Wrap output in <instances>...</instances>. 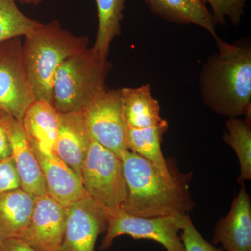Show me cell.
Listing matches in <instances>:
<instances>
[{
    "label": "cell",
    "instance_id": "6da1fadb",
    "mask_svg": "<svg viewBox=\"0 0 251 251\" xmlns=\"http://www.w3.org/2000/svg\"><path fill=\"white\" fill-rule=\"evenodd\" d=\"M218 52L204 63L199 75L203 103L227 118L251 117V45L248 39L233 44L215 39Z\"/></svg>",
    "mask_w": 251,
    "mask_h": 251
},
{
    "label": "cell",
    "instance_id": "8fae6325",
    "mask_svg": "<svg viewBox=\"0 0 251 251\" xmlns=\"http://www.w3.org/2000/svg\"><path fill=\"white\" fill-rule=\"evenodd\" d=\"M0 123L9 138L21 188L35 196L46 194L44 175L22 122L0 110Z\"/></svg>",
    "mask_w": 251,
    "mask_h": 251
},
{
    "label": "cell",
    "instance_id": "9a60e30c",
    "mask_svg": "<svg viewBox=\"0 0 251 251\" xmlns=\"http://www.w3.org/2000/svg\"><path fill=\"white\" fill-rule=\"evenodd\" d=\"M151 12L169 22L195 24L216 39V23L202 0H145Z\"/></svg>",
    "mask_w": 251,
    "mask_h": 251
},
{
    "label": "cell",
    "instance_id": "30bf717a",
    "mask_svg": "<svg viewBox=\"0 0 251 251\" xmlns=\"http://www.w3.org/2000/svg\"><path fill=\"white\" fill-rule=\"evenodd\" d=\"M67 221V208L48 193L36 196L27 228L20 237L36 251H57Z\"/></svg>",
    "mask_w": 251,
    "mask_h": 251
},
{
    "label": "cell",
    "instance_id": "7402d4cb",
    "mask_svg": "<svg viewBox=\"0 0 251 251\" xmlns=\"http://www.w3.org/2000/svg\"><path fill=\"white\" fill-rule=\"evenodd\" d=\"M41 24L23 14L16 0H0V44L29 35Z\"/></svg>",
    "mask_w": 251,
    "mask_h": 251
},
{
    "label": "cell",
    "instance_id": "9c48e42d",
    "mask_svg": "<svg viewBox=\"0 0 251 251\" xmlns=\"http://www.w3.org/2000/svg\"><path fill=\"white\" fill-rule=\"evenodd\" d=\"M108 212L90 196L67 208L65 232L57 251H94L97 239L106 232Z\"/></svg>",
    "mask_w": 251,
    "mask_h": 251
},
{
    "label": "cell",
    "instance_id": "277c9868",
    "mask_svg": "<svg viewBox=\"0 0 251 251\" xmlns=\"http://www.w3.org/2000/svg\"><path fill=\"white\" fill-rule=\"evenodd\" d=\"M112 65L87 47L66 59L56 73L53 106L59 113L82 112L108 90Z\"/></svg>",
    "mask_w": 251,
    "mask_h": 251
},
{
    "label": "cell",
    "instance_id": "603a6c76",
    "mask_svg": "<svg viewBox=\"0 0 251 251\" xmlns=\"http://www.w3.org/2000/svg\"><path fill=\"white\" fill-rule=\"evenodd\" d=\"M202 2L209 3L213 11V18L216 24L226 25V18H229L234 26L242 22L245 14L246 4L249 0H202Z\"/></svg>",
    "mask_w": 251,
    "mask_h": 251
},
{
    "label": "cell",
    "instance_id": "4316f807",
    "mask_svg": "<svg viewBox=\"0 0 251 251\" xmlns=\"http://www.w3.org/2000/svg\"><path fill=\"white\" fill-rule=\"evenodd\" d=\"M11 156V146L4 128L0 123V160Z\"/></svg>",
    "mask_w": 251,
    "mask_h": 251
},
{
    "label": "cell",
    "instance_id": "52a82bcc",
    "mask_svg": "<svg viewBox=\"0 0 251 251\" xmlns=\"http://www.w3.org/2000/svg\"><path fill=\"white\" fill-rule=\"evenodd\" d=\"M27 74L21 37L0 44V110L18 121L35 101Z\"/></svg>",
    "mask_w": 251,
    "mask_h": 251
},
{
    "label": "cell",
    "instance_id": "2e32d148",
    "mask_svg": "<svg viewBox=\"0 0 251 251\" xmlns=\"http://www.w3.org/2000/svg\"><path fill=\"white\" fill-rule=\"evenodd\" d=\"M122 106L128 128L142 129L161 125L160 104L151 94V85L121 89Z\"/></svg>",
    "mask_w": 251,
    "mask_h": 251
},
{
    "label": "cell",
    "instance_id": "d4e9b609",
    "mask_svg": "<svg viewBox=\"0 0 251 251\" xmlns=\"http://www.w3.org/2000/svg\"><path fill=\"white\" fill-rule=\"evenodd\" d=\"M18 188L21 181L12 157L0 160V193Z\"/></svg>",
    "mask_w": 251,
    "mask_h": 251
},
{
    "label": "cell",
    "instance_id": "cb8c5ba5",
    "mask_svg": "<svg viewBox=\"0 0 251 251\" xmlns=\"http://www.w3.org/2000/svg\"><path fill=\"white\" fill-rule=\"evenodd\" d=\"M180 236L184 244L185 251H224L222 249L214 247L204 239L192 221L182 229Z\"/></svg>",
    "mask_w": 251,
    "mask_h": 251
},
{
    "label": "cell",
    "instance_id": "44dd1931",
    "mask_svg": "<svg viewBox=\"0 0 251 251\" xmlns=\"http://www.w3.org/2000/svg\"><path fill=\"white\" fill-rule=\"evenodd\" d=\"M226 130L223 140L237 154L240 166L239 184L251 179V117L242 120L239 117L228 118L226 122Z\"/></svg>",
    "mask_w": 251,
    "mask_h": 251
},
{
    "label": "cell",
    "instance_id": "5bb4252c",
    "mask_svg": "<svg viewBox=\"0 0 251 251\" xmlns=\"http://www.w3.org/2000/svg\"><path fill=\"white\" fill-rule=\"evenodd\" d=\"M92 139L83 112L59 113L54 151L82 180V168Z\"/></svg>",
    "mask_w": 251,
    "mask_h": 251
},
{
    "label": "cell",
    "instance_id": "5b68a950",
    "mask_svg": "<svg viewBox=\"0 0 251 251\" xmlns=\"http://www.w3.org/2000/svg\"><path fill=\"white\" fill-rule=\"evenodd\" d=\"M82 182L87 196L107 212L122 209L128 192L121 157L93 140L82 166Z\"/></svg>",
    "mask_w": 251,
    "mask_h": 251
},
{
    "label": "cell",
    "instance_id": "ffe728a7",
    "mask_svg": "<svg viewBox=\"0 0 251 251\" xmlns=\"http://www.w3.org/2000/svg\"><path fill=\"white\" fill-rule=\"evenodd\" d=\"M126 0H95L98 28L92 49L104 59H108L110 46L121 34V23Z\"/></svg>",
    "mask_w": 251,
    "mask_h": 251
},
{
    "label": "cell",
    "instance_id": "3957f363",
    "mask_svg": "<svg viewBox=\"0 0 251 251\" xmlns=\"http://www.w3.org/2000/svg\"><path fill=\"white\" fill-rule=\"evenodd\" d=\"M87 36H75L57 20L41 23L25 36L23 55L29 82L36 100L53 105V84L56 73L66 59L88 47Z\"/></svg>",
    "mask_w": 251,
    "mask_h": 251
},
{
    "label": "cell",
    "instance_id": "83f0119b",
    "mask_svg": "<svg viewBox=\"0 0 251 251\" xmlns=\"http://www.w3.org/2000/svg\"><path fill=\"white\" fill-rule=\"evenodd\" d=\"M20 4L25 5H34L37 6L41 2V0H16Z\"/></svg>",
    "mask_w": 251,
    "mask_h": 251
},
{
    "label": "cell",
    "instance_id": "4fadbf2b",
    "mask_svg": "<svg viewBox=\"0 0 251 251\" xmlns=\"http://www.w3.org/2000/svg\"><path fill=\"white\" fill-rule=\"evenodd\" d=\"M33 149L44 175L46 191L51 198L68 208L87 196L82 180L54 151Z\"/></svg>",
    "mask_w": 251,
    "mask_h": 251
},
{
    "label": "cell",
    "instance_id": "ac0fdd59",
    "mask_svg": "<svg viewBox=\"0 0 251 251\" xmlns=\"http://www.w3.org/2000/svg\"><path fill=\"white\" fill-rule=\"evenodd\" d=\"M168 129L166 120L161 125L142 129L128 128L127 147L132 152L150 161L167 179L174 180L179 173L173 172L161 150L163 136Z\"/></svg>",
    "mask_w": 251,
    "mask_h": 251
},
{
    "label": "cell",
    "instance_id": "ba28073f",
    "mask_svg": "<svg viewBox=\"0 0 251 251\" xmlns=\"http://www.w3.org/2000/svg\"><path fill=\"white\" fill-rule=\"evenodd\" d=\"M82 112L92 140L119 156L128 150L121 89H108Z\"/></svg>",
    "mask_w": 251,
    "mask_h": 251
},
{
    "label": "cell",
    "instance_id": "484cf974",
    "mask_svg": "<svg viewBox=\"0 0 251 251\" xmlns=\"http://www.w3.org/2000/svg\"><path fill=\"white\" fill-rule=\"evenodd\" d=\"M0 251H36L21 238L0 239Z\"/></svg>",
    "mask_w": 251,
    "mask_h": 251
},
{
    "label": "cell",
    "instance_id": "8992f818",
    "mask_svg": "<svg viewBox=\"0 0 251 251\" xmlns=\"http://www.w3.org/2000/svg\"><path fill=\"white\" fill-rule=\"evenodd\" d=\"M108 215V227L100 250L108 249L117 237L128 235L159 243L167 251H185L180 232L192 221L189 214L142 217L120 209Z\"/></svg>",
    "mask_w": 251,
    "mask_h": 251
},
{
    "label": "cell",
    "instance_id": "7c38bea8",
    "mask_svg": "<svg viewBox=\"0 0 251 251\" xmlns=\"http://www.w3.org/2000/svg\"><path fill=\"white\" fill-rule=\"evenodd\" d=\"M241 185L229 212L214 228L213 244H221L227 251H251V198L244 184Z\"/></svg>",
    "mask_w": 251,
    "mask_h": 251
},
{
    "label": "cell",
    "instance_id": "e0dca14e",
    "mask_svg": "<svg viewBox=\"0 0 251 251\" xmlns=\"http://www.w3.org/2000/svg\"><path fill=\"white\" fill-rule=\"evenodd\" d=\"M35 198L21 188L0 193V239L21 237L30 221Z\"/></svg>",
    "mask_w": 251,
    "mask_h": 251
},
{
    "label": "cell",
    "instance_id": "7a4b0ae2",
    "mask_svg": "<svg viewBox=\"0 0 251 251\" xmlns=\"http://www.w3.org/2000/svg\"><path fill=\"white\" fill-rule=\"evenodd\" d=\"M127 186L122 210L142 217L189 214L194 207L191 176L168 180L148 160L130 150L120 154Z\"/></svg>",
    "mask_w": 251,
    "mask_h": 251
},
{
    "label": "cell",
    "instance_id": "d6986e66",
    "mask_svg": "<svg viewBox=\"0 0 251 251\" xmlns=\"http://www.w3.org/2000/svg\"><path fill=\"white\" fill-rule=\"evenodd\" d=\"M21 122L34 148L54 151L58 132L59 112L52 104L35 100L27 109Z\"/></svg>",
    "mask_w": 251,
    "mask_h": 251
}]
</instances>
